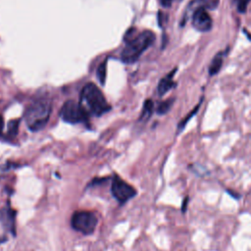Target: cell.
<instances>
[{"instance_id":"cell-1","label":"cell","mask_w":251,"mask_h":251,"mask_svg":"<svg viewBox=\"0 0 251 251\" xmlns=\"http://www.w3.org/2000/svg\"><path fill=\"white\" fill-rule=\"evenodd\" d=\"M80 105L89 115L101 116L110 110L101 90L94 83H86L80 92Z\"/></svg>"},{"instance_id":"cell-2","label":"cell","mask_w":251,"mask_h":251,"mask_svg":"<svg viewBox=\"0 0 251 251\" xmlns=\"http://www.w3.org/2000/svg\"><path fill=\"white\" fill-rule=\"evenodd\" d=\"M155 41V34L151 30H143L127 40V43L122 51L121 58L124 63L132 64L136 62L142 53L149 48Z\"/></svg>"},{"instance_id":"cell-3","label":"cell","mask_w":251,"mask_h":251,"mask_svg":"<svg viewBox=\"0 0 251 251\" xmlns=\"http://www.w3.org/2000/svg\"><path fill=\"white\" fill-rule=\"evenodd\" d=\"M51 102L46 98H39L33 101L25 113V121L27 127L32 131L43 128L51 115Z\"/></svg>"},{"instance_id":"cell-4","label":"cell","mask_w":251,"mask_h":251,"mask_svg":"<svg viewBox=\"0 0 251 251\" xmlns=\"http://www.w3.org/2000/svg\"><path fill=\"white\" fill-rule=\"evenodd\" d=\"M97 223L98 220L95 214L88 211H76L71 218L72 227L85 235L91 234L94 231Z\"/></svg>"},{"instance_id":"cell-5","label":"cell","mask_w":251,"mask_h":251,"mask_svg":"<svg viewBox=\"0 0 251 251\" xmlns=\"http://www.w3.org/2000/svg\"><path fill=\"white\" fill-rule=\"evenodd\" d=\"M60 118L69 124H78L86 122L88 114L82 108L80 103L74 100H68L60 110Z\"/></svg>"},{"instance_id":"cell-6","label":"cell","mask_w":251,"mask_h":251,"mask_svg":"<svg viewBox=\"0 0 251 251\" xmlns=\"http://www.w3.org/2000/svg\"><path fill=\"white\" fill-rule=\"evenodd\" d=\"M111 192L113 197L120 203V204H125L127 202L129 199L133 198L137 191L135 188L126 182L124 179L119 177L118 176H115L112 180V185H111Z\"/></svg>"},{"instance_id":"cell-7","label":"cell","mask_w":251,"mask_h":251,"mask_svg":"<svg viewBox=\"0 0 251 251\" xmlns=\"http://www.w3.org/2000/svg\"><path fill=\"white\" fill-rule=\"evenodd\" d=\"M191 24L193 27L200 32H208L213 26L212 18L203 7H197L193 10L191 15Z\"/></svg>"},{"instance_id":"cell-8","label":"cell","mask_w":251,"mask_h":251,"mask_svg":"<svg viewBox=\"0 0 251 251\" xmlns=\"http://www.w3.org/2000/svg\"><path fill=\"white\" fill-rule=\"evenodd\" d=\"M15 217H16V212L13 209H11L9 206L2 208L0 210V222L2 223L5 228L13 232L14 234H15Z\"/></svg>"},{"instance_id":"cell-9","label":"cell","mask_w":251,"mask_h":251,"mask_svg":"<svg viewBox=\"0 0 251 251\" xmlns=\"http://www.w3.org/2000/svg\"><path fill=\"white\" fill-rule=\"evenodd\" d=\"M176 71H177V68H175L159 81L157 91L160 96L165 95L169 90H171L175 86V81L173 80V77H174L175 74L176 73Z\"/></svg>"},{"instance_id":"cell-10","label":"cell","mask_w":251,"mask_h":251,"mask_svg":"<svg viewBox=\"0 0 251 251\" xmlns=\"http://www.w3.org/2000/svg\"><path fill=\"white\" fill-rule=\"evenodd\" d=\"M226 50L225 51H220L212 60L211 64L209 65V69H208V73L211 76L213 75H216L220 70L222 69V66H223V63H224V57L225 55L226 54Z\"/></svg>"},{"instance_id":"cell-11","label":"cell","mask_w":251,"mask_h":251,"mask_svg":"<svg viewBox=\"0 0 251 251\" xmlns=\"http://www.w3.org/2000/svg\"><path fill=\"white\" fill-rule=\"evenodd\" d=\"M203 97H201V99H200V101L198 102V104L197 105H195V107L186 115V117L185 118H183L181 121H179V123H178V125H177V133H179V132H181L183 129H184V127H185V126L187 125V123L197 114V112L199 111V109H200V106H201V104H202V102H203Z\"/></svg>"},{"instance_id":"cell-12","label":"cell","mask_w":251,"mask_h":251,"mask_svg":"<svg viewBox=\"0 0 251 251\" xmlns=\"http://www.w3.org/2000/svg\"><path fill=\"white\" fill-rule=\"evenodd\" d=\"M190 4L197 7H203L206 10H215L220 4V0H193Z\"/></svg>"},{"instance_id":"cell-13","label":"cell","mask_w":251,"mask_h":251,"mask_svg":"<svg viewBox=\"0 0 251 251\" xmlns=\"http://www.w3.org/2000/svg\"><path fill=\"white\" fill-rule=\"evenodd\" d=\"M153 109H154V104H153L152 100L147 99L143 104V109H142L139 120L143 121V122H146L151 117V115L153 113Z\"/></svg>"},{"instance_id":"cell-14","label":"cell","mask_w":251,"mask_h":251,"mask_svg":"<svg viewBox=\"0 0 251 251\" xmlns=\"http://www.w3.org/2000/svg\"><path fill=\"white\" fill-rule=\"evenodd\" d=\"M174 102H175V98H169V99L161 102L159 104L157 110H156L157 114L158 115H165V114H167L171 110Z\"/></svg>"},{"instance_id":"cell-15","label":"cell","mask_w":251,"mask_h":251,"mask_svg":"<svg viewBox=\"0 0 251 251\" xmlns=\"http://www.w3.org/2000/svg\"><path fill=\"white\" fill-rule=\"evenodd\" d=\"M251 0H233L234 3H236V9L238 13L240 14H245L247 11L248 4Z\"/></svg>"},{"instance_id":"cell-16","label":"cell","mask_w":251,"mask_h":251,"mask_svg":"<svg viewBox=\"0 0 251 251\" xmlns=\"http://www.w3.org/2000/svg\"><path fill=\"white\" fill-rule=\"evenodd\" d=\"M97 77L101 84H104L105 82V77H106V62L102 63L97 70Z\"/></svg>"},{"instance_id":"cell-17","label":"cell","mask_w":251,"mask_h":251,"mask_svg":"<svg viewBox=\"0 0 251 251\" xmlns=\"http://www.w3.org/2000/svg\"><path fill=\"white\" fill-rule=\"evenodd\" d=\"M18 128H19V121L18 120H14L11 121L8 125V133L12 136L16 135L18 132Z\"/></svg>"},{"instance_id":"cell-18","label":"cell","mask_w":251,"mask_h":251,"mask_svg":"<svg viewBox=\"0 0 251 251\" xmlns=\"http://www.w3.org/2000/svg\"><path fill=\"white\" fill-rule=\"evenodd\" d=\"M166 22H167V15H165L161 11H159V13H158V25H159V26H163L164 24H166Z\"/></svg>"},{"instance_id":"cell-19","label":"cell","mask_w":251,"mask_h":251,"mask_svg":"<svg viewBox=\"0 0 251 251\" xmlns=\"http://www.w3.org/2000/svg\"><path fill=\"white\" fill-rule=\"evenodd\" d=\"M158 1L161 4V6H163L164 8H170L173 3V0H158Z\"/></svg>"},{"instance_id":"cell-20","label":"cell","mask_w":251,"mask_h":251,"mask_svg":"<svg viewBox=\"0 0 251 251\" xmlns=\"http://www.w3.org/2000/svg\"><path fill=\"white\" fill-rule=\"evenodd\" d=\"M188 201H189V197H188V196H186V197L183 199V201H182L181 211H182L183 214L186 212V207H187V202H188Z\"/></svg>"},{"instance_id":"cell-21","label":"cell","mask_w":251,"mask_h":251,"mask_svg":"<svg viewBox=\"0 0 251 251\" xmlns=\"http://www.w3.org/2000/svg\"><path fill=\"white\" fill-rule=\"evenodd\" d=\"M226 192H227L229 195H231V197H233V198H236V199L240 198V194H238V193H236V192H231L229 189H226Z\"/></svg>"},{"instance_id":"cell-22","label":"cell","mask_w":251,"mask_h":251,"mask_svg":"<svg viewBox=\"0 0 251 251\" xmlns=\"http://www.w3.org/2000/svg\"><path fill=\"white\" fill-rule=\"evenodd\" d=\"M2 129H3V120H2V117L0 116V134L2 132Z\"/></svg>"}]
</instances>
